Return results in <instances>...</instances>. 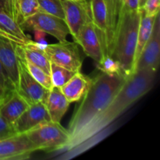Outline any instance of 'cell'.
<instances>
[{"mask_svg":"<svg viewBox=\"0 0 160 160\" xmlns=\"http://www.w3.org/2000/svg\"><path fill=\"white\" fill-rule=\"evenodd\" d=\"M156 71L154 69H144L128 77L107 107L80 134L72 148L100 132L131 105L146 95L153 87Z\"/></svg>","mask_w":160,"mask_h":160,"instance_id":"obj_1","label":"cell"},{"mask_svg":"<svg viewBox=\"0 0 160 160\" xmlns=\"http://www.w3.org/2000/svg\"><path fill=\"white\" fill-rule=\"evenodd\" d=\"M128 78L123 74L109 75L102 72L92 79L90 88L69 123V149H71L82 131L107 107Z\"/></svg>","mask_w":160,"mask_h":160,"instance_id":"obj_2","label":"cell"},{"mask_svg":"<svg viewBox=\"0 0 160 160\" xmlns=\"http://www.w3.org/2000/svg\"><path fill=\"white\" fill-rule=\"evenodd\" d=\"M142 15V9L137 11L122 9L120 24L110 54L120 62L122 71L127 77L134 73V55Z\"/></svg>","mask_w":160,"mask_h":160,"instance_id":"obj_3","label":"cell"},{"mask_svg":"<svg viewBox=\"0 0 160 160\" xmlns=\"http://www.w3.org/2000/svg\"><path fill=\"white\" fill-rule=\"evenodd\" d=\"M36 149L51 152L68 147L70 135L68 130L59 123L49 121L35 127L25 133Z\"/></svg>","mask_w":160,"mask_h":160,"instance_id":"obj_4","label":"cell"},{"mask_svg":"<svg viewBox=\"0 0 160 160\" xmlns=\"http://www.w3.org/2000/svg\"><path fill=\"white\" fill-rule=\"evenodd\" d=\"M20 26L33 31H42L57 39L59 42H67V37L70 34L67 23L62 19L57 17L38 12L29 18L23 20Z\"/></svg>","mask_w":160,"mask_h":160,"instance_id":"obj_5","label":"cell"},{"mask_svg":"<svg viewBox=\"0 0 160 160\" xmlns=\"http://www.w3.org/2000/svg\"><path fill=\"white\" fill-rule=\"evenodd\" d=\"M76 42H59L47 45L45 54L52 62L74 72L81 71L83 59Z\"/></svg>","mask_w":160,"mask_h":160,"instance_id":"obj_6","label":"cell"},{"mask_svg":"<svg viewBox=\"0 0 160 160\" xmlns=\"http://www.w3.org/2000/svg\"><path fill=\"white\" fill-rule=\"evenodd\" d=\"M74 42L81 46L83 51L88 57L92 58L95 63H98L106 56L102 33L90 21L82 27Z\"/></svg>","mask_w":160,"mask_h":160,"instance_id":"obj_7","label":"cell"},{"mask_svg":"<svg viewBox=\"0 0 160 160\" xmlns=\"http://www.w3.org/2000/svg\"><path fill=\"white\" fill-rule=\"evenodd\" d=\"M17 54L18 56L19 73L16 91L30 105L37 102L45 103L49 90L44 88L31 76L25 67L21 56L17 52Z\"/></svg>","mask_w":160,"mask_h":160,"instance_id":"obj_8","label":"cell"},{"mask_svg":"<svg viewBox=\"0 0 160 160\" xmlns=\"http://www.w3.org/2000/svg\"><path fill=\"white\" fill-rule=\"evenodd\" d=\"M70 34L75 39L82 27L92 21L90 2L87 0H61Z\"/></svg>","mask_w":160,"mask_h":160,"instance_id":"obj_9","label":"cell"},{"mask_svg":"<svg viewBox=\"0 0 160 160\" xmlns=\"http://www.w3.org/2000/svg\"><path fill=\"white\" fill-rule=\"evenodd\" d=\"M37 151L25 133L0 139V160L24 159Z\"/></svg>","mask_w":160,"mask_h":160,"instance_id":"obj_10","label":"cell"},{"mask_svg":"<svg viewBox=\"0 0 160 160\" xmlns=\"http://www.w3.org/2000/svg\"><path fill=\"white\" fill-rule=\"evenodd\" d=\"M160 59V16L156 15L151 36L142 49L134 67V72L144 69L157 70Z\"/></svg>","mask_w":160,"mask_h":160,"instance_id":"obj_11","label":"cell"},{"mask_svg":"<svg viewBox=\"0 0 160 160\" xmlns=\"http://www.w3.org/2000/svg\"><path fill=\"white\" fill-rule=\"evenodd\" d=\"M49 121L51 118L45 103L37 102L30 105L12 124V128L16 134H22Z\"/></svg>","mask_w":160,"mask_h":160,"instance_id":"obj_12","label":"cell"},{"mask_svg":"<svg viewBox=\"0 0 160 160\" xmlns=\"http://www.w3.org/2000/svg\"><path fill=\"white\" fill-rule=\"evenodd\" d=\"M107 12L106 17V29L103 38L106 54L110 56L120 24L122 13L121 0H106Z\"/></svg>","mask_w":160,"mask_h":160,"instance_id":"obj_13","label":"cell"},{"mask_svg":"<svg viewBox=\"0 0 160 160\" xmlns=\"http://www.w3.org/2000/svg\"><path fill=\"white\" fill-rule=\"evenodd\" d=\"M15 45L13 42L0 37V62L16 90L18 81L19 63Z\"/></svg>","mask_w":160,"mask_h":160,"instance_id":"obj_14","label":"cell"},{"mask_svg":"<svg viewBox=\"0 0 160 160\" xmlns=\"http://www.w3.org/2000/svg\"><path fill=\"white\" fill-rule=\"evenodd\" d=\"M30 104L17 92L12 91L0 103V115L10 125L27 110Z\"/></svg>","mask_w":160,"mask_h":160,"instance_id":"obj_15","label":"cell"},{"mask_svg":"<svg viewBox=\"0 0 160 160\" xmlns=\"http://www.w3.org/2000/svg\"><path fill=\"white\" fill-rule=\"evenodd\" d=\"M92 83V78L79 71L75 73L65 84L59 88V89L69 102L72 103L79 101L84 96Z\"/></svg>","mask_w":160,"mask_h":160,"instance_id":"obj_16","label":"cell"},{"mask_svg":"<svg viewBox=\"0 0 160 160\" xmlns=\"http://www.w3.org/2000/svg\"><path fill=\"white\" fill-rule=\"evenodd\" d=\"M0 31L8 40L17 45H26L32 41L25 34L20 23L2 9H0Z\"/></svg>","mask_w":160,"mask_h":160,"instance_id":"obj_17","label":"cell"},{"mask_svg":"<svg viewBox=\"0 0 160 160\" xmlns=\"http://www.w3.org/2000/svg\"><path fill=\"white\" fill-rule=\"evenodd\" d=\"M70 103L66 98L59 88L53 87L48 91L45 105L51 118V121L60 123L67 112Z\"/></svg>","mask_w":160,"mask_h":160,"instance_id":"obj_18","label":"cell"},{"mask_svg":"<svg viewBox=\"0 0 160 160\" xmlns=\"http://www.w3.org/2000/svg\"><path fill=\"white\" fill-rule=\"evenodd\" d=\"M16 48L23 59L40 67L50 75L51 61L45 54V51L36 45L35 42L31 41L23 45H16Z\"/></svg>","mask_w":160,"mask_h":160,"instance_id":"obj_19","label":"cell"},{"mask_svg":"<svg viewBox=\"0 0 160 160\" xmlns=\"http://www.w3.org/2000/svg\"><path fill=\"white\" fill-rule=\"evenodd\" d=\"M156 17H146L142 11V18H141L138 32L137 45H136L135 55H134V67H135V64L138 59L140 57V55L142 53L144 46L151 36Z\"/></svg>","mask_w":160,"mask_h":160,"instance_id":"obj_20","label":"cell"},{"mask_svg":"<svg viewBox=\"0 0 160 160\" xmlns=\"http://www.w3.org/2000/svg\"><path fill=\"white\" fill-rule=\"evenodd\" d=\"M77 72L72 71L58 64L50 63V77L53 87L60 88L65 84Z\"/></svg>","mask_w":160,"mask_h":160,"instance_id":"obj_21","label":"cell"},{"mask_svg":"<svg viewBox=\"0 0 160 160\" xmlns=\"http://www.w3.org/2000/svg\"><path fill=\"white\" fill-rule=\"evenodd\" d=\"M16 45H17V44H16ZM16 51H17V52L21 56L25 67L28 69V70L29 71V73H31V76H32L39 84H42L44 88H45L48 89V90H50V89L52 88L53 86L52 84L51 77H50V75L48 74V73H47L45 71H44V70H42V69H41L40 67H37V66L31 63L29 61L23 59V58L22 57L21 55L20 54V52H18V50L17 49V48H16Z\"/></svg>","mask_w":160,"mask_h":160,"instance_id":"obj_22","label":"cell"},{"mask_svg":"<svg viewBox=\"0 0 160 160\" xmlns=\"http://www.w3.org/2000/svg\"><path fill=\"white\" fill-rule=\"evenodd\" d=\"M39 12H45L65 20L63 7L61 0H38ZM65 21V20H64Z\"/></svg>","mask_w":160,"mask_h":160,"instance_id":"obj_23","label":"cell"},{"mask_svg":"<svg viewBox=\"0 0 160 160\" xmlns=\"http://www.w3.org/2000/svg\"><path fill=\"white\" fill-rule=\"evenodd\" d=\"M96 66L102 73L109 75H124L120 62L109 55L105 56Z\"/></svg>","mask_w":160,"mask_h":160,"instance_id":"obj_24","label":"cell"},{"mask_svg":"<svg viewBox=\"0 0 160 160\" xmlns=\"http://www.w3.org/2000/svg\"><path fill=\"white\" fill-rule=\"evenodd\" d=\"M18 7L21 22L40 11L38 0H18Z\"/></svg>","mask_w":160,"mask_h":160,"instance_id":"obj_25","label":"cell"},{"mask_svg":"<svg viewBox=\"0 0 160 160\" xmlns=\"http://www.w3.org/2000/svg\"><path fill=\"white\" fill-rule=\"evenodd\" d=\"M0 9H3L18 23H21V17L18 7V0H0Z\"/></svg>","mask_w":160,"mask_h":160,"instance_id":"obj_26","label":"cell"},{"mask_svg":"<svg viewBox=\"0 0 160 160\" xmlns=\"http://www.w3.org/2000/svg\"><path fill=\"white\" fill-rule=\"evenodd\" d=\"M159 8L160 0H145L142 9L146 17H156L159 13Z\"/></svg>","mask_w":160,"mask_h":160,"instance_id":"obj_27","label":"cell"},{"mask_svg":"<svg viewBox=\"0 0 160 160\" xmlns=\"http://www.w3.org/2000/svg\"><path fill=\"white\" fill-rule=\"evenodd\" d=\"M0 85L2 87V88L4 89L7 93H10L11 92L15 90L13 86L11 84L9 77H8L4 67L2 65L1 62H0Z\"/></svg>","mask_w":160,"mask_h":160,"instance_id":"obj_28","label":"cell"},{"mask_svg":"<svg viewBox=\"0 0 160 160\" xmlns=\"http://www.w3.org/2000/svg\"><path fill=\"white\" fill-rule=\"evenodd\" d=\"M15 134L12 125L8 123L0 115V139L5 138Z\"/></svg>","mask_w":160,"mask_h":160,"instance_id":"obj_29","label":"cell"},{"mask_svg":"<svg viewBox=\"0 0 160 160\" xmlns=\"http://www.w3.org/2000/svg\"><path fill=\"white\" fill-rule=\"evenodd\" d=\"M122 9L126 11H137L140 9L139 0H121Z\"/></svg>","mask_w":160,"mask_h":160,"instance_id":"obj_30","label":"cell"},{"mask_svg":"<svg viewBox=\"0 0 160 160\" xmlns=\"http://www.w3.org/2000/svg\"><path fill=\"white\" fill-rule=\"evenodd\" d=\"M45 35H46V34L45 32H43V31H34V38H35L36 42L45 40Z\"/></svg>","mask_w":160,"mask_h":160,"instance_id":"obj_31","label":"cell"},{"mask_svg":"<svg viewBox=\"0 0 160 160\" xmlns=\"http://www.w3.org/2000/svg\"><path fill=\"white\" fill-rule=\"evenodd\" d=\"M9 94V93H7V92H6V91H5L4 89L2 88V87L0 85V103H1L3 101V99H4V98H6V97Z\"/></svg>","mask_w":160,"mask_h":160,"instance_id":"obj_32","label":"cell"},{"mask_svg":"<svg viewBox=\"0 0 160 160\" xmlns=\"http://www.w3.org/2000/svg\"><path fill=\"white\" fill-rule=\"evenodd\" d=\"M145 0H139V6H140V9H142V7L143 6L144 3H145Z\"/></svg>","mask_w":160,"mask_h":160,"instance_id":"obj_33","label":"cell"},{"mask_svg":"<svg viewBox=\"0 0 160 160\" xmlns=\"http://www.w3.org/2000/svg\"><path fill=\"white\" fill-rule=\"evenodd\" d=\"M73 1H82V0H73Z\"/></svg>","mask_w":160,"mask_h":160,"instance_id":"obj_34","label":"cell"}]
</instances>
